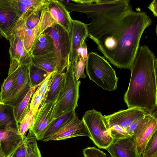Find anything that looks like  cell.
Segmentation results:
<instances>
[{
	"label": "cell",
	"instance_id": "7a4b0ae2",
	"mask_svg": "<svg viewBox=\"0 0 157 157\" xmlns=\"http://www.w3.org/2000/svg\"><path fill=\"white\" fill-rule=\"evenodd\" d=\"M157 59L146 45L139 47L131 70V78L124 99L128 108L149 112L156 108Z\"/></svg>",
	"mask_w": 157,
	"mask_h": 157
},
{
	"label": "cell",
	"instance_id": "b9f144b4",
	"mask_svg": "<svg viewBox=\"0 0 157 157\" xmlns=\"http://www.w3.org/2000/svg\"><path fill=\"white\" fill-rule=\"evenodd\" d=\"M0 103H1V102H0Z\"/></svg>",
	"mask_w": 157,
	"mask_h": 157
},
{
	"label": "cell",
	"instance_id": "ac0fdd59",
	"mask_svg": "<svg viewBox=\"0 0 157 157\" xmlns=\"http://www.w3.org/2000/svg\"><path fill=\"white\" fill-rule=\"evenodd\" d=\"M47 7L51 16L56 23L69 33L73 20L63 4L59 0H50Z\"/></svg>",
	"mask_w": 157,
	"mask_h": 157
},
{
	"label": "cell",
	"instance_id": "ba28073f",
	"mask_svg": "<svg viewBox=\"0 0 157 157\" xmlns=\"http://www.w3.org/2000/svg\"><path fill=\"white\" fill-rule=\"evenodd\" d=\"M9 53L10 64L9 69V75L21 66H29L32 63V54L25 49L22 38L15 31L9 38Z\"/></svg>",
	"mask_w": 157,
	"mask_h": 157
},
{
	"label": "cell",
	"instance_id": "ffe728a7",
	"mask_svg": "<svg viewBox=\"0 0 157 157\" xmlns=\"http://www.w3.org/2000/svg\"><path fill=\"white\" fill-rule=\"evenodd\" d=\"M14 8L21 16L35 11H41L47 6L50 0H10Z\"/></svg>",
	"mask_w": 157,
	"mask_h": 157
},
{
	"label": "cell",
	"instance_id": "4dcf8cb0",
	"mask_svg": "<svg viewBox=\"0 0 157 157\" xmlns=\"http://www.w3.org/2000/svg\"><path fill=\"white\" fill-rule=\"evenodd\" d=\"M86 62L79 55L77 60L73 64V70L74 75L77 80L80 78H85L86 77L84 72Z\"/></svg>",
	"mask_w": 157,
	"mask_h": 157
},
{
	"label": "cell",
	"instance_id": "44dd1931",
	"mask_svg": "<svg viewBox=\"0 0 157 157\" xmlns=\"http://www.w3.org/2000/svg\"><path fill=\"white\" fill-rule=\"evenodd\" d=\"M76 116L75 110L66 112L54 119L45 130L41 140L48 141L49 138L56 132Z\"/></svg>",
	"mask_w": 157,
	"mask_h": 157
},
{
	"label": "cell",
	"instance_id": "d6a6232c",
	"mask_svg": "<svg viewBox=\"0 0 157 157\" xmlns=\"http://www.w3.org/2000/svg\"><path fill=\"white\" fill-rule=\"evenodd\" d=\"M82 153L85 157H106L105 153L94 147L86 148Z\"/></svg>",
	"mask_w": 157,
	"mask_h": 157
},
{
	"label": "cell",
	"instance_id": "1f68e13d",
	"mask_svg": "<svg viewBox=\"0 0 157 157\" xmlns=\"http://www.w3.org/2000/svg\"><path fill=\"white\" fill-rule=\"evenodd\" d=\"M43 100L42 95L35 91L33 94L29 105L30 109L35 115Z\"/></svg>",
	"mask_w": 157,
	"mask_h": 157
},
{
	"label": "cell",
	"instance_id": "d6986e66",
	"mask_svg": "<svg viewBox=\"0 0 157 157\" xmlns=\"http://www.w3.org/2000/svg\"><path fill=\"white\" fill-rule=\"evenodd\" d=\"M65 81L64 72H56L52 76L40 105L55 102L63 88Z\"/></svg>",
	"mask_w": 157,
	"mask_h": 157
},
{
	"label": "cell",
	"instance_id": "277c9868",
	"mask_svg": "<svg viewBox=\"0 0 157 157\" xmlns=\"http://www.w3.org/2000/svg\"><path fill=\"white\" fill-rule=\"evenodd\" d=\"M64 73V85L55 102L53 112L54 119L66 112L75 110L78 106L79 87L81 81L77 80L74 75L73 64H70Z\"/></svg>",
	"mask_w": 157,
	"mask_h": 157
},
{
	"label": "cell",
	"instance_id": "6da1fadb",
	"mask_svg": "<svg viewBox=\"0 0 157 157\" xmlns=\"http://www.w3.org/2000/svg\"><path fill=\"white\" fill-rule=\"evenodd\" d=\"M70 13H85L90 22L86 24L88 37L113 65L131 70L145 29L152 23L145 12L134 11L128 0H96L92 3L70 2Z\"/></svg>",
	"mask_w": 157,
	"mask_h": 157
},
{
	"label": "cell",
	"instance_id": "f35d334b",
	"mask_svg": "<svg viewBox=\"0 0 157 157\" xmlns=\"http://www.w3.org/2000/svg\"><path fill=\"white\" fill-rule=\"evenodd\" d=\"M0 157H5L0 144Z\"/></svg>",
	"mask_w": 157,
	"mask_h": 157
},
{
	"label": "cell",
	"instance_id": "9a60e30c",
	"mask_svg": "<svg viewBox=\"0 0 157 157\" xmlns=\"http://www.w3.org/2000/svg\"><path fill=\"white\" fill-rule=\"evenodd\" d=\"M69 34L71 44L70 64H73L79 55V49L88 37L86 24L78 20H73Z\"/></svg>",
	"mask_w": 157,
	"mask_h": 157
},
{
	"label": "cell",
	"instance_id": "9c48e42d",
	"mask_svg": "<svg viewBox=\"0 0 157 157\" xmlns=\"http://www.w3.org/2000/svg\"><path fill=\"white\" fill-rule=\"evenodd\" d=\"M21 16L10 0H0V32L2 37L8 40L15 32Z\"/></svg>",
	"mask_w": 157,
	"mask_h": 157
},
{
	"label": "cell",
	"instance_id": "2e32d148",
	"mask_svg": "<svg viewBox=\"0 0 157 157\" xmlns=\"http://www.w3.org/2000/svg\"><path fill=\"white\" fill-rule=\"evenodd\" d=\"M24 138L16 128L9 126L0 129V144L5 157H12Z\"/></svg>",
	"mask_w": 157,
	"mask_h": 157
},
{
	"label": "cell",
	"instance_id": "8992f818",
	"mask_svg": "<svg viewBox=\"0 0 157 157\" xmlns=\"http://www.w3.org/2000/svg\"><path fill=\"white\" fill-rule=\"evenodd\" d=\"M44 33L48 35L52 40L57 72H64L70 65L71 44L69 33L56 23Z\"/></svg>",
	"mask_w": 157,
	"mask_h": 157
},
{
	"label": "cell",
	"instance_id": "836d02e7",
	"mask_svg": "<svg viewBox=\"0 0 157 157\" xmlns=\"http://www.w3.org/2000/svg\"><path fill=\"white\" fill-rule=\"evenodd\" d=\"M57 71H55L52 72L50 73L45 79L38 87L37 90L36 91L42 95L43 98V99L47 90L48 88L52 76Z\"/></svg>",
	"mask_w": 157,
	"mask_h": 157
},
{
	"label": "cell",
	"instance_id": "74e56055",
	"mask_svg": "<svg viewBox=\"0 0 157 157\" xmlns=\"http://www.w3.org/2000/svg\"><path fill=\"white\" fill-rule=\"evenodd\" d=\"M47 35L44 33L41 34L39 37L38 40L40 42H44L45 41L47 38Z\"/></svg>",
	"mask_w": 157,
	"mask_h": 157
},
{
	"label": "cell",
	"instance_id": "f546056e",
	"mask_svg": "<svg viewBox=\"0 0 157 157\" xmlns=\"http://www.w3.org/2000/svg\"><path fill=\"white\" fill-rule=\"evenodd\" d=\"M140 157H157V131L148 142Z\"/></svg>",
	"mask_w": 157,
	"mask_h": 157
},
{
	"label": "cell",
	"instance_id": "83f0119b",
	"mask_svg": "<svg viewBox=\"0 0 157 157\" xmlns=\"http://www.w3.org/2000/svg\"><path fill=\"white\" fill-rule=\"evenodd\" d=\"M25 139L27 148L26 157H41L37 145L36 138L31 130H29L28 134L26 136Z\"/></svg>",
	"mask_w": 157,
	"mask_h": 157
},
{
	"label": "cell",
	"instance_id": "52a82bcc",
	"mask_svg": "<svg viewBox=\"0 0 157 157\" xmlns=\"http://www.w3.org/2000/svg\"><path fill=\"white\" fill-rule=\"evenodd\" d=\"M40 12L39 21L35 27L33 28L28 27L20 17L15 30L22 38L25 49L31 54L41 34L56 23L51 16L47 6Z\"/></svg>",
	"mask_w": 157,
	"mask_h": 157
},
{
	"label": "cell",
	"instance_id": "8fae6325",
	"mask_svg": "<svg viewBox=\"0 0 157 157\" xmlns=\"http://www.w3.org/2000/svg\"><path fill=\"white\" fill-rule=\"evenodd\" d=\"M157 131V113L147 112L133 135L138 152L141 154L153 134Z\"/></svg>",
	"mask_w": 157,
	"mask_h": 157
},
{
	"label": "cell",
	"instance_id": "3957f363",
	"mask_svg": "<svg viewBox=\"0 0 157 157\" xmlns=\"http://www.w3.org/2000/svg\"><path fill=\"white\" fill-rule=\"evenodd\" d=\"M86 69L90 80L99 86L108 91L117 88L118 78L114 70L105 58L97 52L88 54Z\"/></svg>",
	"mask_w": 157,
	"mask_h": 157
},
{
	"label": "cell",
	"instance_id": "d590c367",
	"mask_svg": "<svg viewBox=\"0 0 157 157\" xmlns=\"http://www.w3.org/2000/svg\"><path fill=\"white\" fill-rule=\"evenodd\" d=\"M79 55H81L84 60L86 62L88 56L87 45L86 42L84 41L81 48L78 50Z\"/></svg>",
	"mask_w": 157,
	"mask_h": 157
},
{
	"label": "cell",
	"instance_id": "7402d4cb",
	"mask_svg": "<svg viewBox=\"0 0 157 157\" xmlns=\"http://www.w3.org/2000/svg\"><path fill=\"white\" fill-rule=\"evenodd\" d=\"M18 68L8 75L2 83L0 91V102L8 104L12 98L17 82Z\"/></svg>",
	"mask_w": 157,
	"mask_h": 157
},
{
	"label": "cell",
	"instance_id": "30bf717a",
	"mask_svg": "<svg viewBox=\"0 0 157 157\" xmlns=\"http://www.w3.org/2000/svg\"><path fill=\"white\" fill-rule=\"evenodd\" d=\"M111 157H140L139 154L133 135L113 137L105 149Z\"/></svg>",
	"mask_w": 157,
	"mask_h": 157
},
{
	"label": "cell",
	"instance_id": "d4e9b609",
	"mask_svg": "<svg viewBox=\"0 0 157 157\" xmlns=\"http://www.w3.org/2000/svg\"><path fill=\"white\" fill-rule=\"evenodd\" d=\"M36 89L31 88L23 100L13 107L14 117L18 124L30 109V100Z\"/></svg>",
	"mask_w": 157,
	"mask_h": 157
},
{
	"label": "cell",
	"instance_id": "603a6c76",
	"mask_svg": "<svg viewBox=\"0 0 157 157\" xmlns=\"http://www.w3.org/2000/svg\"><path fill=\"white\" fill-rule=\"evenodd\" d=\"M32 63L49 73L55 71L57 72L54 52L42 55L32 56Z\"/></svg>",
	"mask_w": 157,
	"mask_h": 157
},
{
	"label": "cell",
	"instance_id": "ab89813d",
	"mask_svg": "<svg viewBox=\"0 0 157 157\" xmlns=\"http://www.w3.org/2000/svg\"><path fill=\"white\" fill-rule=\"evenodd\" d=\"M3 104V103H0V108H1V106H2V105Z\"/></svg>",
	"mask_w": 157,
	"mask_h": 157
},
{
	"label": "cell",
	"instance_id": "4fadbf2b",
	"mask_svg": "<svg viewBox=\"0 0 157 157\" xmlns=\"http://www.w3.org/2000/svg\"><path fill=\"white\" fill-rule=\"evenodd\" d=\"M80 136L90 137L89 132L82 119L76 116L48 139L49 140H60Z\"/></svg>",
	"mask_w": 157,
	"mask_h": 157
},
{
	"label": "cell",
	"instance_id": "5bb4252c",
	"mask_svg": "<svg viewBox=\"0 0 157 157\" xmlns=\"http://www.w3.org/2000/svg\"><path fill=\"white\" fill-rule=\"evenodd\" d=\"M55 102L43 104L35 115L33 124L31 130L37 140H41L45 130L54 119L53 112Z\"/></svg>",
	"mask_w": 157,
	"mask_h": 157
},
{
	"label": "cell",
	"instance_id": "e575fe53",
	"mask_svg": "<svg viewBox=\"0 0 157 157\" xmlns=\"http://www.w3.org/2000/svg\"><path fill=\"white\" fill-rule=\"evenodd\" d=\"M27 153V144L25 137L11 157H26Z\"/></svg>",
	"mask_w": 157,
	"mask_h": 157
},
{
	"label": "cell",
	"instance_id": "f1b7e54d",
	"mask_svg": "<svg viewBox=\"0 0 157 157\" xmlns=\"http://www.w3.org/2000/svg\"><path fill=\"white\" fill-rule=\"evenodd\" d=\"M35 115L30 109L18 124V130L23 138L26 136L27 131L32 127Z\"/></svg>",
	"mask_w": 157,
	"mask_h": 157
},
{
	"label": "cell",
	"instance_id": "484cf974",
	"mask_svg": "<svg viewBox=\"0 0 157 157\" xmlns=\"http://www.w3.org/2000/svg\"><path fill=\"white\" fill-rule=\"evenodd\" d=\"M49 73L33 64L29 67V75L30 88H36Z\"/></svg>",
	"mask_w": 157,
	"mask_h": 157
},
{
	"label": "cell",
	"instance_id": "5b68a950",
	"mask_svg": "<svg viewBox=\"0 0 157 157\" xmlns=\"http://www.w3.org/2000/svg\"><path fill=\"white\" fill-rule=\"evenodd\" d=\"M82 119L89 132L90 139L98 148L105 149L113 138L105 116L93 109L86 111Z\"/></svg>",
	"mask_w": 157,
	"mask_h": 157
},
{
	"label": "cell",
	"instance_id": "e0dca14e",
	"mask_svg": "<svg viewBox=\"0 0 157 157\" xmlns=\"http://www.w3.org/2000/svg\"><path fill=\"white\" fill-rule=\"evenodd\" d=\"M21 66L18 68V74L11 99L8 104L13 107L21 102L30 89L29 67Z\"/></svg>",
	"mask_w": 157,
	"mask_h": 157
},
{
	"label": "cell",
	"instance_id": "8d00e7d4",
	"mask_svg": "<svg viewBox=\"0 0 157 157\" xmlns=\"http://www.w3.org/2000/svg\"><path fill=\"white\" fill-rule=\"evenodd\" d=\"M148 8L152 12L155 17L157 16V2L154 0L148 6Z\"/></svg>",
	"mask_w": 157,
	"mask_h": 157
},
{
	"label": "cell",
	"instance_id": "cb8c5ba5",
	"mask_svg": "<svg viewBox=\"0 0 157 157\" xmlns=\"http://www.w3.org/2000/svg\"><path fill=\"white\" fill-rule=\"evenodd\" d=\"M18 125L14 117L13 107L3 104L0 108V129L11 126L18 129Z\"/></svg>",
	"mask_w": 157,
	"mask_h": 157
},
{
	"label": "cell",
	"instance_id": "4316f807",
	"mask_svg": "<svg viewBox=\"0 0 157 157\" xmlns=\"http://www.w3.org/2000/svg\"><path fill=\"white\" fill-rule=\"evenodd\" d=\"M46 34L47 37L45 41L40 42L38 40L32 53V56L42 55L54 52L52 40L48 35Z\"/></svg>",
	"mask_w": 157,
	"mask_h": 157
},
{
	"label": "cell",
	"instance_id": "7c38bea8",
	"mask_svg": "<svg viewBox=\"0 0 157 157\" xmlns=\"http://www.w3.org/2000/svg\"><path fill=\"white\" fill-rule=\"evenodd\" d=\"M147 112L142 109L133 108L121 110L105 116L109 126H118L126 131L127 128L133 123L144 118Z\"/></svg>",
	"mask_w": 157,
	"mask_h": 157
},
{
	"label": "cell",
	"instance_id": "60d3db41",
	"mask_svg": "<svg viewBox=\"0 0 157 157\" xmlns=\"http://www.w3.org/2000/svg\"><path fill=\"white\" fill-rule=\"evenodd\" d=\"M2 34L0 32V37L1 38L2 37Z\"/></svg>",
	"mask_w": 157,
	"mask_h": 157
}]
</instances>
